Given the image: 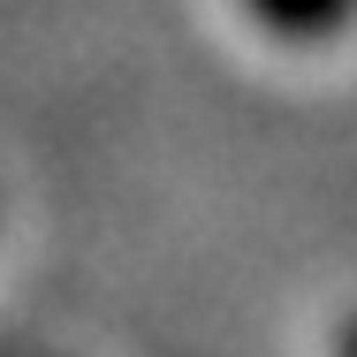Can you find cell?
<instances>
[{"label": "cell", "instance_id": "6da1fadb", "mask_svg": "<svg viewBox=\"0 0 357 357\" xmlns=\"http://www.w3.org/2000/svg\"><path fill=\"white\" fill-rule=\"evenodd\" d=\"M243 15L282 46H327L357 23V0H243Z\"/></svg>", "mask_w": 357, "mask_h": 357}, {"label": "cell", "instance_id": "7a4b0ae2", "mask_svg": "<svg viewBox=\"0 0 357 357\" xmlns=\"http://www.w3.org/2000/svg\"><path fill=\"white\" fill-rule=\"evenodd\" d=\"M335 357H357V312L342 319V327H335Z\"/></svg>", "mask_w": 357, "mask_h": 357}]
</instances>
